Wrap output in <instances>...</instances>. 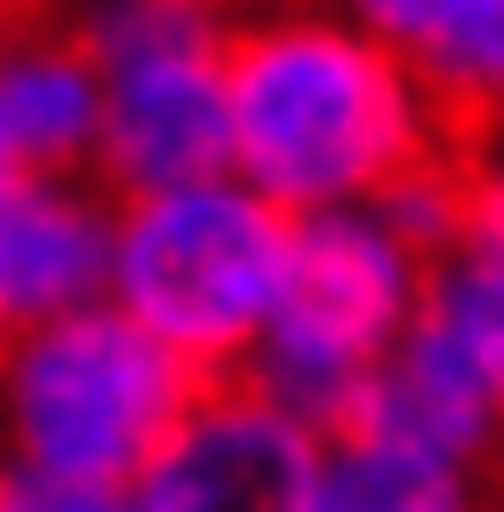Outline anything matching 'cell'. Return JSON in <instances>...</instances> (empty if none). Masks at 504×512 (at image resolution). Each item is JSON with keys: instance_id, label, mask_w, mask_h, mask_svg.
<instances>
[{"instance_id": "obj_1", "label": "cell", "mask_w": 504, "mask_h": 512, "mask_svg": "<svg viewBox=\"0 0 504 512\" xmlns=\"http://www.w3.org/2000/svg\"><path fill=\"white\" fill-rule=\"evenodd\" d=\"M456 152L416 72L312 0L240 8L224 32V168L280 216L376 208Z\"/></svg>"}, {"instance_id": "obj_2", "label": "cell", "mask_w": 504, "mask_h": 512, "mask_svg": "<svg viewBox=\"0 0 504 512\" xmlns=\"http://www.w3.org/2000/svg\"><path fill=\"white\" fill-rule=\"evenodd\" d=\"M288 232L264 192L240 176H200L176 192L112 200V248H104V304L128 312L160 352H176L200 384H224L248 368L280 272Z\"/></svg>"}, {"instance_id": "obj_3", "label": "cell", "mask_w": 504, "mask_h": 512, "mask_svg": "<svg viewBox=\"0 0 504 512\" xmlns=\"http://www.w3.org/2000/svg\"><path fill=\"white\" fill-rule=\"evenodd\" d=\"M200 376L104 296L16 328L0 352V464L32 480L136 488Z\"/></svg>"}, {"instance_id": "obj_4", "label": "cell", "mask_w": 504, "mask_h": 512, "mask_svg": "<svg viewBox=\"0 0 504 512\" xmlns=\"http://www.w3.org/2000/svg\"><path fill=\"white\" fill-rule=\"evenodd\" d=\"M432 256H416L376 208H328L296 216L288 272L272 296V320L240 368L264 400L304 416L312 432H336L360 384L400 352Z\"/></svg>"}, {"instance_id": "obj_5", "label": "cell", "mask_w": 504, "mask_h": 512, "mask_svg": "<svg viewBox=\"0 0 504 512\" xmlns=\"http://www.w3.org/2000/svg\"><path fill=\"white\" fill-rule=\"evenodd\" d=\"M72 40L96 64V192L144 200L224 168V32L208 0H72Z\"/></svg>"}, {"instance_id": "obj_6", "label": "cell", "mask_w": 504, "mask_h": 512, "mask_svg": "<svg viewBox=\"0 0 504 512\" xmlns=\"http://www.w3.org/2000/svg\"><path fill=\"white\" fill-rule=\"evenodd\" d=\"M320 464V432L264 400L256 384L224 376L200 384L176 432L136 472V512H304Z\"/></svg>"}, {"instance_id": "obj_7", "label": "cell", "mask_w": 504, "mask_h": 512, "mask_svg": "<svg viewBox=\"0 0 504 512\" xmlns=\"http://www.w3.org/2000/svg\"><path fill=\"white\" fill-rule=\"evenodd\" d=\"M112 200L88 176L0 168V336L104 296Z\"/></svg>"}, {"instance_id": "obj_8", "label": "cell", "mask_w": 504, "mask_h": 512, "mask_svg": "<svg viewBox=\"0 0 504 512\" xmlns=\"http://www.w3.org/2000/svg\"><path fill=\"white\" fill-rule=\"evenodd\" d=\"M96 120H104V88H96V64L72 40V24L16 16L0 32V160L24 176H88Z\"/></svg>"}, {"instance_id": "obj_9", "label": "cell", "mask_w": 504, "mask_h": 512, "mask_svg": "<svg viewBox=\"0 0 504 512\" xmlns=\"http://www.w3.org/2000/svg\"><path fill=\"white\" fill-rule=\"evenodd\" d=\"M304 512H504V480L368 440V432H320Z\"/></svg>"}, {"instance_id": "obj_10", "label": "cell", "mask_w": 504, "mask_h": 512, "mask_svg": "<svg viewBox=\"0 0 504 512\" xmlns=\"http://www.w3.org/2000/svg\"><path fill=\"white\" fill-rule=\"evenodd\" d=\"M456 248L504 272V144L464 152V208H456Z\"/></svg>"}, {"instance_id": "obj_11", "label": "cell", "mask_w": 504, "mask_h": 512, "mask_svg": "<svg viewBox=\"0 0 504 512\" xmlns=\"http://www.w3.org/2000/svg\"><path fill=\"white\" fill-rule=\"evenodd\" d=\"M312 8H328V16L360 24L368 40H384V48L408 64V56H416V48H424V40H432L464 0H312Z\"/></svg>"}, {"instance_id": "obj_12", "label": "cell", "mask_w": 504, "mask_h": 512, "mask_svg": "<svg viewBox=\"0 0 504 512\" xmlns=\"http://www.w3.org/2000/svg\"><path fill=\"white\" fill-rule=\"evenodd\" d=\"M0 512H136L128 488H88V480H32L8 472V504Z\"/></svg>"}, {"instance_id": "obj_13", "label": "cell", "mask_w": 504, "mask_h": 512, "mask_svg": "<svg viewBox=\"0 0 504 512\" xmlns=\"http://www.w3.org/2000/svg\"><path fill=\"white\" fill-rule=\"evenodd\" d=\"M16 16H64V0H8Z\"/></svg>"}, {"instance_id": "obj_14", "label": "cell", "mask_w": 504, "mask_h": 512, "mask_svg": "<svg viewBox=\"0 0 504 512\" xmlns=\"http://www.w3.org/2000/svg\"><path fill=\"white\" fill-rule=\"evenodd\" d=\"M208 8H224V16H240V8H264V0H208Z\"/></svg>"}, {"instance_id": "obj_15", "label": "cell", "mask_w": 504, "mask_h": 512, "mask_svg": "<svg viewBox=\"0 0 504 512\" xmlns=\"http://www.w3.org/2000/svg\"><path fill=\"white\" fill-rule=\"evenodd\" d=\"M8 24H16V8H8V0H0V32H8Z\"/></svg>"}, {"instance_id": "obj_16", "label": "cell", "mask_w": 504, "mask_h": 512, "mask_svg": "<svg viewBox=\"0 0 504 512\" xmlns=\"http://www.w3.org/2000/svg\"><path fill=\"white\" fill-rule=\"evenodd\" d=\"M0 504H8V464H0Z\"/></svg>"}, {"instance_id": "obj_17", "label": "cell", "mask_w": 504, "mask_h": 512, "mask_svg": "<svg viewBox=\"0 0 504 512\" xmlns=\"http://www.w3.org/2000/svg\"><path fill=\"white\" fill-rule=\"evenodd\" d=\"M0 352H8V336H0Z\"/></svg>"}, {"instance_id": "obj_18", "label": "cell", "mask_w": 504, "mask_h": 512, "mask_svg": "<svg viewBox=\"0 0 504 512\" xmlns=\"http://www.w3.org/2000/svg\"><path fill=\"white\" fill-rule=\"evenodd\" d=\"M0 168H8V160H0Z\"/></svg>"}]
</instances>
